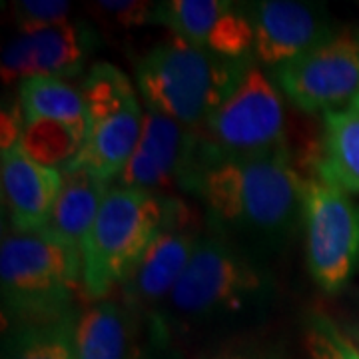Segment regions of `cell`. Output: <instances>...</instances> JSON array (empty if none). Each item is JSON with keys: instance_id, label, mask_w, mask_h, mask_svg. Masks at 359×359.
<instances>
[{"instance_id": "6da1fadb", "label": "cell", "mask_w": 359, "mask_h": 359, "mask_svg": "<svg viewBox=\"0 0 359 359\" xmlns=\"http://www.w3.org/2000/svg\"><path fill=\"white\" fill-rule=\"evenodd\" d=\"M308 178L290 152L257 158L216 160L202 170L192 190L202 196L210 216L264 240H282L304 218Z\"/></svg>"}, {"instance_id": "44dd1931", "label": "cell", "mask_w": 359, "mask_h": 359, "mask_svg": "<svg viewBox=\"0 0 359 359\" xmlns=\"http://www.w3.org/2000/svg\"><path fill=\"white\" fill-rule=\"evenodd\" d=\"M84 136L74 128L54 120L26 122L20 148L30 160L44 168L66 172L76 162L82 150Z\"/></svg>"}, {"instance_id": "8fae6325", "label": "cell", "mask_w": 359, "mask_h": 359, "mask_svg": "<svg viewBox=\"0 0 359 359\" xmlns=\"http://www.w3.org/2000/svg\"><path fill=\"white\" fill-rule=\"evenodd\" d=\"M154 22L176 39L228 60H245L254 50V26L245 6L228 0H170L156 6Z\"/></svg>"}, {"instance_id": "ffe728a7", "label": "cell", "mask_w": 359, "mask_h": 359, "mask_svg": "<svg viewBox=\"0 0 359 359\" xmlns=\"http://www.w3.org/2000/svg\"><path fill=\"white\" fill-rule=\"evenodd\" d=\"M74 320L70 313L48 323L18 325L11 335L4 359H76Z\"/></svg>"}, {"instance_id": "cb8c5ba5", "label": "cell", "mask_w": 359, "mask_h": 359, "mask_svg": "<svg viewBox=\"0 0 359 359\" xmlns=\"http://www.w3.org/2000/svg\"><path fill=\"white\" fill-rule=\"evenodd\" d=\"M308 349L311 359H359L353 341L339 334L332 321H320L308 335Z\"/></svg>"}, {"instance_id": "ba28073f", "label": "cell", "mask_w": 359, "mask_h": 359, "mask_svg": "<svg viewBox=\"0 0 359 359\" xmlns=\"http://www.w3.org/2000/svg\"><path fill=\"white\" fill-rule=\"evenodd\" d=\"M287 98L306 112H332L359 94V30H339L278 70Z\"/></svg>"}, {"instance_id": "7a4b0ae2", "label": "cell", "mask_w": 359, "mask_h": 359, "mask_svg": "<svg viewBox=\"0 0 359 359\" xmlns=\"http://www.w3.org/2000/svg\"><path fill=\"white\" fill-rule=\"evenodd\" d=\"M78 283H82L78 245L44 228L4 233L0 245L2 308L18 325L70 316Z\"/></svg>"}, {"instance_id": "5b68a950", "label": "cell", "mask_w": 359, "mask_h": 359, "mask_svg": "<svg viewBox=\"0 0 359 359\" xmlns=\"http://www.w3.org/2000/svg\"><path fill=\"white\" fill-rule=\"evenodd\" d=\"M283 126V106L278 90L259 68L248 65L230 94L205 122L208 156L216 162L287 150Z\"/></svg>"}, {"instance_id": "2e32d148", "label": "cell", "mask_w": 359, "mask_h": 359, "mask_svg": "<svg viewBox=\"0 0 359 359\" xmlns=\"http://www.w3.org/2000/svg\"><path fill=\"white\" fill-rule=\"evenodd\" d=\"M108 190V182L96 178L88 170L68 168L62 172V186L44 230L80 248L100 212Z\"/></svg>"}, {"instance_id": "277c9868", "label": "cell", "mask_w": 359, "mask_h": 359, "mask_svg": "<svg viewBox=\"0 0 359 359\" xmlns=\"http://www.w3.org/2000/svg\"><path fill=\"white\" fill-rule=\"evenodd\" d=\"M164 219V200L154 194L114 186L104 196L100 212L80 245L82 290L102 299L146 252Z\"/></svg>"}, {"instance_id": "484cf974", "label": "cell", "mask_w": 359, "mask_h": 359, "mask_svg": "<svg viewBox=\"0 0 359 359\" xmlns=\"http://www.w3.org/2000/svg\"><path fill=\"white\" fill-rule=\"evenodd\" d=\"M351 341H353V346L358 347V351H359V325H358V330H355V335H353V339H351Z\"/></svg>"}, {"instance_id": "7c38bea8", "label": "cell", "mask_w": 359, "mask_h": 359, "mask_svg": "<svg viewBox=\"0 0 359 359\" xmlns=\"http://www.w3.org/2000/svg\"><path fill=\"white\" fill-rule=\"evenodd\" d=\"M96 34L88 25L65 22L36 32H20L2 52L4 84L28 78H70L84 68Z\"/></svg>"}, {"instance_id": "603a6c76", "label": "cell", "mask_w": 359, "mask_h": 359, "mask_svg": "<svg viewBox=\"0 0 359 359\" xmlns=\"http://www.w3.org/2000/svg\"><path fill=\"white\" fill-rule=\"evenodd\" d=\"M156 6L152 2L146 0H100L92 2L88 11L104 25H112L116 28H134V26L148 25L154 22Z\"/></svg>"}, {"instance_id": "d6986e66", "label": "cell", "mask_w": 359, "mask_h": 359, "mask_svg": "<svg viewBox=\"0 0 359 359\" xmlns=\"http://www.w3.org/2000/svg\"><path fill=\"white\" fill-rule=\"evenodd\" d=\"M18 102L26 122L54 120L74 128L86 138L88 112L82 92L58 78H28L20 82Z\"/></svg>"}, {"instance_id": "52a82bcc", "label": "cell", "mask_w": 359, "mask_h": 359, "mask_svg": "<svg viewBox=\"0 0 359 359\" xmlns=\"http://www.w3.org/2000/svg\"><path fill=\"white\" fill-rule=\"evenodd\" d=\"M264 280L248 259L218 238H200L188 266L170 294L180 316L208 318L222 309H240Z\"/></svg>"}, {"instance_id": "30bf717a", "label": "cell", "mask_w": 359, "mask_h": 359, "mask_svg": "<svg viewBox=\"0 0 359 359\" xmlns=\"http://www.w3.org/2000/svg\"><path fill=\"white\" fill-rule=\"evenodd\" d=\"M196 228V216L188 205L176 198L164 200L162 226L124 280L130 304L148 308L170 297L200 242Z\"/></svg>"}, {"instance_id": "83f0119b", "label": "cell", "mask_w": 359, "mask_h": 359, "mask_svg": "<svg viewBox=\"0 0 359 359\" xmlns=\"http://www.w3.org/2000/svg\"><path fill=\"white\" fill-rule=\"evenodd\" d=\"M228 359H240V358H228Z\"/></svg>"}, {"instance_id": "d4e9b609", "label": "cell", "mask_w": 359, "mask_h": 359, "mask_svg": "<svg viewBox=\"0 0 359 359\" xmlns=\"http://www.w3.org/2000/svg\"><path fill=\"white\" fill-rule=\"evenodd\" d=\"M26 120L22 114V108L18 100L4 102L2 106V114H0V150L11 152L20 144L22 132H25Z\"/></svg>"}, {"instance_id": "4fadbf2b", "label": "cell", "mask_w": 359, "mask_h": 359, "mask_svg": "<svg viewBox=\"0 0 359 359\" xmlns=\"http://www.w3.org/2000/svg\"><path fill=\"white\" fill-rule=\"evenodd\" d=\"M254 26V54L268 66H283L334 36L321 8L294 0H262L245 6Z\"/></svg>"}, {"instance_id": "8992f818", "label": "cell", "mask_w": 359, "mask_h": 359, "mask_svg": "<svg viewBox=\"0 0 359 359\" xmlns=\"http://www.w3.org/2000/svg\"><path fill=\"white\" fill-rule=\"evenodd\" d=\"M304 222L311 278L323 292L335 294L346 287L359 259V208L339 186L309 178Z\"/></svg>"}, {"instance_id": "3957f363", "label": "cell", "mask_w": 359, "mask_h": 359, "mask_svg": "<svg viewBox=\"0 0 359 359\" xmlns=\"http://www.w3.org/2000/svg\"><path fill=\"white\" fill-rule=\"evenodd\" d=\"M245 68V60L219 58L174 36L138 58L136 82L148 110L198 128L205 126Z\"/></svg>"}, {"instance_id": "7402d4cb", "label": "cell", "mask_w": 359, "mask_h": 359, "mask_svg": "<svg viewBox=\"0 0 359 359\" xmlns=\"http://www.w3.org/2000/svg\"><path fill=\"white\" fill-rule=\"evenodd\" d=\"M72 4L65 0H20L13 4L14 22L20 32H36L70 22Z\"/></svg>"}, {"instance_id": "ac0fdd59", "label": "cell", "mask_w": 359, "mask_h": 359, "mask_svg": "<svg viewBox=\"0 0 359 359\" xmlns=\"http://www.w3.org/2000/svg\"><path fill=\"white\" fill-rule=\"evenodd\" d=\"M76 359H130V323L114 302H100L74 320Z\"/></svg>"}, {"instance_id": "5bb4252c", "label": "cell", "mask_w": 359, "mask_h": 359, "mask_svg": "<svg viewBox=\"0 0 359 359\" xmlns=\"http://www.w3.org/2000/svg\"><path fill=\"white\" fill-rule=\"evenodd\" d=\"M2 198L14 230H42L62 186V172L30 160L20 146L2 154Z\"/></svg>"}, {"instance_id": "4316f807", "label": "cell", "mask_w": 359, "mask_h": 359, "mask_svg": "<svg viewBox=\"0 0 359 359\" xmlns=\"http://www.w3.org/2000/svg\"><path fill=\"white\" fill-rule=\"evenodd\" d=\"M351 108H353V110H358V112H359V94L355 96V98H353V102H351Z\"/></svg>"}, {"instance_id": "9c48e42d", "label": "cell", "mask_w": 359, "mask_h": 359, "mask_svg": "<svg viewBox=\"0 0 359 359\" xmlns=\"http://www.w3.org/2000/svg\"><path fill=\"white\" fill-rule=\"evenodd\" d=\"M204 168V138H198L196 128H188L154 110H146L140 140L118 178V186L150 194L174 186L176 182L194 188Z\"/></svg>"}, {"instance_id": "9a60e30c", "label": "cell", "mask_w": 359, "mask_h": 359, "mask_svg": "<svg viewBox=\"0 0 359 359\" xmlns=\"http://www.w3.org/2000/svg\"><path fill=\"white\" fill-rule=\"evenodd\" d=\"M142 112L138 98L88 116V132L70 168H82L96 178L110 182L120 178L124 168L134 154L142 134Z\"/></svg>"}, {"instance_id": "e0dca14e", "label": "cell", "mask_w": 359, "mask_h": 359, "mask_svg": "<svg viewBox=\"0 0 359 359\" xmlns=\"http://www.w3.org/2000/svg\"><path fill=\"white\" fill-rule=\"evenodd\" d=\"M318 178L359 194V112L353 108L323 114Z\"/></svg>"}]
</instances>
